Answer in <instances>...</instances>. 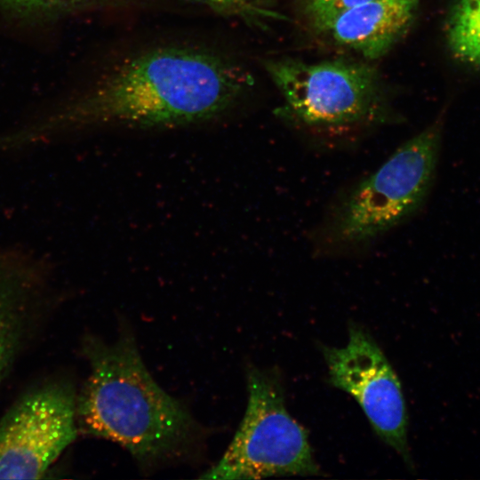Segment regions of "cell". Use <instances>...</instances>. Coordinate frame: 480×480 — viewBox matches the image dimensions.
<instances>
[{"mask_svg":"<svg viewBox=\"0 0 480 480\" xmlns=\"http://www.w3.org/2000/svg\"><path fill=\"white\" fill-rule=\"evenodd\" d=\"M252 84L244 68L219 52L148 49L108 70L79 96L7 132L4 141L20 151L102 125L171 128L208 122L234 108Z\"/></svg>","mask_w":480,"mask_h":480,"instance_id":"obj_1","label":"cell"},{"mask_svg":"<svg viewBox=\"0 0 480 480\" xmlns=\"http://www.w3.org/2000/svg\"><path fill=\"white\" fill-rule=\"evenodd\" d=\"M90 374L76 398V420L92 436L120 444L142 466L184 457L200 428L185 405L152 378L130 331L112 343H85Z\"/></svg>","mask_w":480,"mask_h":480,"instance_id":"obj_2","label":"cell"},{"mask_svg":"<svg viewBox=\"0 0 480 480\" xmlns=\"http://www.w3.org/2000/svg\"><path fill=\"white\" fill-rule=\"evenodd\" d=\"M439 140L438 127L427 128L345 191L316 231V250L327 254L361 249L403 223L427 195Z\"/></svg>","mask_w":480,"mask_h":480,"instance_id":"obj_3","label":"cell"},{"mask_svg":"<svg viewBox=\"0 0 480 480\" xmlns=\"http://www.w3.org/2000/svg\"><path fill=\"white\" fill-rule=\"evenodd\" d=\"M264 68L284 99L278 112L311 135L343 139L385 117L379 76L367 64L277 59Z\"/></svg>","mask_w":480,"mask_h":480,"instance_id":"obj_4","label":"cell"},{"mask_svg":"<svg viewBox=\"0 0 480 480\" xmlns=\"http://www.w3.org/2000/svg\"><path fill=\"white\" fill-rule=\"evenodd\" d=\"M247 388L246 411L233 440L220 460L200 478L318 474L307 431L288 412L276 374L250 367Z\"/></svg>","mask_w":480,"mask_h":480,"instance_id":"obj_5","label":"cell"},{"mask_svg":"<svg viewBox=\"0 0 480 480\" xmlns=\"http://www.w3.org/2000/svg\"><path fill=\"white\" fill-rule=\"evenodd\" d=\"M77 431L69 385L52 382L28 391L0 420V479L41 478Z\"/></svg>","mask_w":480,"mask_h":480,"instance_id":"obj_6","label":"cell"},{"mask_svg":"<svg viewBox=\"0 0 480 480\" xmlns=\"http://www.w3.org/2000/svg\"><path fill=\"white\" fill-rule=\"evenodd\" d=\"M342 348L322 346L331 383L355 397L379 437L406 461L408 416L402 387L374 340L350 324Z\"/></svg>","mask_w":480,"mask_h":480,"instance_id":"obj_7","label":"cell"},{"mask_svg":"<svg viewBox=\"0 0 480 480\" xmlns=\"http://www.w3.org/2000/svg\"><path fill=\"white\" fill-rule=\"evenodd\" d=\"M415 7L403 0H369L340 13L317 30L365 59H379L408 31Z\"/></svg>","mask_w":480,"mask_h":480,"instance_id":"obj_8","label":"cell"},{"mask_svg":"<svg viewBox=\"0 0 480 480\" xmlns=\"http://www.w3.org/2000/svg\"><path fill=\"white\" fill-rule=\"evenodd\" d=\"M47 268L35 254L0 248V380L13 359L24 316L44 284Z\"/></svg>","mask_w":480,"mask_h":480,"instance_id":"obj_9","label":"cell"},{"mask_svg":"<svg viewBox=\"0 0 480 480\" xmlns=\"http://www.w3.org/2000/svg\"><path fill=\"white\" fill-rule=\"evenodd\" d=\"M447 39L458 59L480 66V0H459L448 21Z\"/></svg>","mask_w":480,"mask_h":480,"instance_id":"obj_10","label":"cell"},{"mask_svg":"<svg viewBox=\"0 0 480 480\" xmlns=\"http://www.w3.org/2000/svg\"><path fill=\"white\" fill-rule=\"evenodd\" d=\"M124 0H0V7L25 18L49 19L90 9L108 7Z\"/></svg>","mask_w":480,"mask_h":480,"instance_id":"obj_11","label":"cell"},{"mask_svg":"<svg viewBox=\"0 0 480 480\" xmlns=\"http://www.w3.org/2000/svg\"><path fill=\"white\" fill-rule=\"evenodd\" d=\"M204 5L213 12L226 16L237 17L244 21L262 26L266 19L283 18L279 14L264 9L252 0H189Z\"/></svg>","mask_w":480,"mask_h":480,"instance_id":"obj_12","label":"cell"},{"mask_svg":"<svg viewBox=\"0 0 480 480\" xmlns=\"http://www.w3.org/2000/svg\"><path fill=\"white\" fill-rule=\"evenodd\" d=\"M369 0H304L306 12L316 29L340 13Z\"/></svg>","mask_w":480,"mask_h":480,"instance_id":"obj_13","label":"cell"},{"mask_svg":"<svg viewBox=\"0 0 480 480\" xmlns=\"http://www.w3.org/2000/svg\"><path fill=\"white\" fill-rule=\"evenodd\" d=\"M404 2H407L409 4H414V5H417L419 0H403Z\"/></svg>","mask_w":480,"mask_h":480,"instance_id":"obj_14","label":"cell"}]
</instances>
